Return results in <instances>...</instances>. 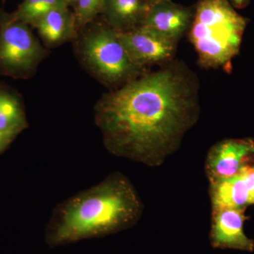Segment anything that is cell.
<instances>
[{"label":"cell","instance_id":"obj_1","mask_svg":"<svg viewBox=\"0 0 254 254\" xmlns=\"http://www.w3.org/2000/svg\"><path fill=\"white\" fill-rule=\"evenodd\" d=\"M198 76L183 62L164 64L104 93L95 120L113 153L160 166L199 117Z\"/></svg>","mask_w":254,"mask_h":254},{"label":"cell","instance_id":"obj_2","mask_svg":"<svg viewBox=\"0 0 254 254\" xmlns=\"http://www.w3.org/2000/svg\"><path fill=\"white\" fill-rule=\"evenodd\" d=\"M141 203L130 182L115 175L71 200L52 236L55 245L120 231L136 221Z\"/></svg>","mask_w":254,"mask_h":254},{"label":"cell","instance_id":"obj_3","mask_svg":"<svg viewBox=\"0 0 254 254\" xmlns=\"http://www.w3.org/2000/svg\"><path fill=\"white\" fill-rule=\"evenodd\" d=\"M189 39L198 64L206 69L230 73L240 53L248 18L238 14L228 0H199L194 5Z\"/></svg>","mask_w":254,"mask_h":254},{"label":"cell","instance_id":"obj_4","mask_svg":"<svg viewBox=\"0 0 254 254\" xmlns=\"http://www.w3.org/2000/svg\"><path fill=\"white\" fill-rule=\"evenodd\" d=\"M73 45L81 66L109 91L118 89L148 71L132 60L118 32L104 21L83 28Z\"/></svg>","mask_w":254,"mask_h":254},{"label":"cell","instance_id":"obj_5","mask_svg":"<svg viewBox=\"0 0 254 254\" xmlns=\"http://www.w3.org/2000/svg\"><path fill=\"white\" fill-rule=\"evenodd\" d=\"M49 54L28 24L11 15L0 18V74L27 79Z\"/></svg>","mask_w":254,"mask_h":254},{"label":"cell","instance_id":"obj_6","mask_svg":"<svg viewBox=\"0 0 254 254\" xmlns=\"http://www.w3.org/2000/svg\"><path fill=\"white\" fill-rule=\"evenodd\" d=\"M254 158V141L252 138H230L215 143L209 150L205 173L210 183L236 175Z\"/></svg>","mask_w":254,"mask_h":254},{"label":"cell","instance_id":"obj_7","mask_svg":"<svg viewBox=\"0 0 254 254\" xmlns=\"http://www.w3.org/2000/svg\"><path fill=\"white\" fill-rule=\"evenodd\" d=\"M118 34L132 60L142 67L163 65L175 58L178 43L163 38L143 26Z\"/></svg>","mask_w":254,"mask_h":254},{"label":"cell","instance_id":"obj_8","mask_svg":"<svg viewBox=\"0 0 254 254\" xmlns=\"http://www.w3.org/2000/svg\"><path fill=\"white\" fill-rule=\"evenodd\" d=\"M194 6H185L172 0H160L152 5L143 27L170 41L177 42L188 33Z\"/></svg>","mask_w":254,"mask_h":254},{"label":"cell","instance_id":"obj_9","mask_svg":"<svg viewBox=\"0 0 254 254\" xmlns=\"http://www.w3.org/2000/svg\"><path fill=\"white\" fill-rule=\"evenodd\" d=\"M210 196L213 211L254 204V163L247 164L234 176L210 183Z\"/></svg>","mask_w":254,"mask_h":254},{"label":"cell","instance_id":"obj_10","mask_svg":"<svg viewBox=\"0 0 254 254\" xmlns=\"http://www.w3.org/2000/svg\"><path fill=\"white\" fill-rule=\"evenodd\" d=\"M245 208H224L213 210L210 241L215 249H230L252 252L254 241L244 231V225L248 219Z\"/></svg>","mask_w":254,"mask_h":254},{"label":"cell","instance_id":"obj_11","mask_svg":"<svg viewBox=\"0 0 254 254\" xmlns=\"http://www.w3.org/2000/svg\"><path fill=\"white\" fill-rule=\"evenodd\" d=\"M68 6L48 11L32 26L36 28L42 43L48 49L73 42L78 36L74 14L70 12Z\"/></svg>","mask_w":254,"mask_h":254},{"label":"cell","instance_id":"obj_12","mask_svg":"<svg viewBox=\"0 0 254 254\" xmlns=\"http://www.w3.org/2000/svg\"><path fill=\"white\" fill-rule=\"evenodd\" d=\"M150 7L148 0H104L101 14L115 31L126 33L143 26Z\"/></svg>","mask_w":254,"mask_h":254},{"label":"cell","instance_id":"obj_13","mask_svg":"<svg viewBox=\"0 0 254 254\" xmlns=\"http://www.w3.org/2000/svg\"><path fill=\"white\" fill-rule=\"evenodd\" d=\"M64 6H68L65 0H23L17 11L11 16L32 26L48 11Z\"/></svg>","mask_w":254,"mask_h":254},{"label":"cell","instance_id":"obj_14","mask_svg":"<svg viewBox=\"0 0 254 254\" xmlns=\"http://www.w3.org/2000/svg\"><path fill=\"white\" fill-rule=\"evenodd\" d=\"M26 119L17 97L0 108V133L11 138L26 126Z\"/></svg>","mask_w":254,"mask_h":254},{"label":"cell","instance_id":"obj_15","mask_svg":"<svg viewBox=\"0 0 254 254\" xmlns=\"http://www.w3.org/2000/svg\"><path fill=\"white\" fill-rule=\"evenodd\" d=\"M104 0H76L74 16L78 31L92 22L103 9Z\"/></svg>","mask_w":254,"mask_h":254},{"label":"cell","instance_id":"obj_16","mask_svg":"<svg viewBox=\"0 0 254 254\" xmlns=\"http://www.w3.org/2000/svg\"><path fill=\"white\" fill-rule=\"evenodd\" d=\"M14 97H16V95L12 94L11 92L0 87V108Z\"/></svg>","mask_w":254,"mask_h":254},{"label":"cell","instance_id":"obj_17","mask_svg":"<svg viewBox=\"0 0 254 254\" xmlns=\"http://www.w3.org/2000/svg\"><path fill=\"white\" fill-rule=\"evenodd\" d=\"M251 0H231V4L235 9H242L250 4Z\"/></svg>","mask_w":254,"mask_h":254},{"label":"cell","instance_id":"obj_18","mask_svg":"<svg viewBox=\"0 0 254 254\" xmlns=\"http://www.w3.org/2000/svg\"><path fill=\"white\" fill-rule=\"evenodd\" d=\"M11 139V138H9V137L5 136V135L0 133V149H1L3 147L5 146L6 143Z\"/></svg>","mask_w":254,"mask_h":254},{"label":"cell","instance_id":"obj_19","mask_svg":"<svg viewBox=\"0 0 254 254\" xmlns=\"http://www.w3.org/2000/svg\"><path fill=\"white\" fill-rule=\"evenodd\" d=\"M65 1H66V2L67 3L68 5H73L76 0H65Z\"/></svg>","mask_w":254,"mask_h":254},{"label":"cell","instance_id":"obj_20","mask_svg":"<svg viewBox=\"0 0 254 254\" xmlns=\"http://www.w3.org/2000/svg\"><path fill=\"white\" fill-rule=\"evenodd\" d=\"M149 1L150 4L153 5L155 4V3L158 2V1H160V0H148Z\"/></svg>","mask_w":254,"mask_h":254}]
</instances>
